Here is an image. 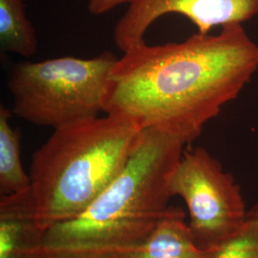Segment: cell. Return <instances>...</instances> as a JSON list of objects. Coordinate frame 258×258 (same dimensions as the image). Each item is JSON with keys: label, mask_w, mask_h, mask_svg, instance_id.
<instances>
[{"label": "cell", "mask_w": 258, "mask_h": 258, "mask_svg": "<svg viewBox=\"0 0 258 258\" xmlns=\"http://www.w3.org/2000/svg\"><path fill=\"white\" fill-rule=\"evenodd\" d=\"M258 70V45L242 24L182 42L131 47L111 71L103 113L142 128L164 126L199 136Z\"/></svg>", "instance_id": "cell-1"}, {"label": "cell", "mask_w": 258, "mask_h": 258, "mask_svg": "<svg viewBox=\"0 0 258 258\" xmlns=\"http://www.w3.org/2000/svg\"><path fill=\"white\" fill-rule=\"evenodd\" d=\"M197 137L143 129L118 177L83 213L46 231L40 258H120L142 245L168 212L171 177Z\"/></svg>", "instance_id": "cell-2"}, {"label": "cell", "mask_w": 258, "mask_h": 258, "mask_svg": "<svg viewBox=\"0 0 258 258\" xmlns=\"http://www.w3.org/2000/svg\"><path fill=\"white\" fill-rule=\"evenodd\" d=\"M142 131L138 122L110 115L54 129L30 169L40 228L47 231L83 213L126 166Z\"/></svg>", "instance_id": "cell-3"}, {"label": "cell", "mask_w": 258, "mask_h": 258, "mask_svg": "<svg viewBox=\"0 0 258 258\" xmlns=\"http://www.w3.org/2000/svg\"><path fill=\"white\" fill-rule=\"evenodd\" d=\"M118 57L109 51L91 58L60 56L21 61L7 81L12 112L38 126L56 129L99 117Z\"/></svg>", "instance_id": "cell-4"}, {"label": "cell", "mask_w": 258, "mask_h": 258, "mask_svg": "<svg viewBox=\"0 0 258 258\" xmlns=\"http://www.w3.org/2000/svg\"><path fill=\"white\" fill-rule=\"evenodd\" d=\"M169 189L186 205L188 226L201 249L215 251L246 221L248 211L239 184L205 148L184 150Z\"/></svg>", "instance_id": "cell-5"}, {"label": "cell", "mask_w": 258, "mask_h": 258, "mask_svg": "<svg viewBox=\"0 0 258 258\" xmlns=\"http://www.w3.org/2000/svg\"><path fill=\"white\" fill-rule=\"evenodd\" d=\"M181 15L200 34L242 24L258 15V0H135L115 26L114 40L122 53L145 41L149 27L163 16Z\"/></svg>", "instance_id": "cell-6"}, {"label": "cell", "mask_w": 258, "mask_h": 258, "mask_svg": "<svg viewBox=\"0 0 258 258\" xmlns=\"http://www.w3.org/2000/svg\"><path fill=\"white\" fill-rule=\"evenodd\" d=\"M45 233L37 222L31 189L1 195L0 258H40Z\"/></svg>", "instance_id": "cell-7"}, {"label": "cell", "mask_w": 258, "mask_h": 258, "mask_svg": "<svg viewBox=\"0 0 258 258\" xmlns=\"http://www.w3.org/2000/svg\"><path fill=\"white\" fill-rule=\"evenodd\" d=\"M182 209L170 207L142 245L120 258H213L195 242Z\"/></svg>", "instance_id": "cell-8"}, {"label": "cell", "mask_w": 258, "mask_h": 258, "mask_svg": "<svg viewBox=\"0 0 258 258\" xmlns=\"http://www.w3.org/2000/svg\"><path fill=\"white\" fill-rule=\"evenodd\" d=\"M12 113L0 105V194H20L31 189V178L21 162V134L10 123Z\"/></svg>", "instance_id": "cell-9"}, {"label": "cell", "mask_w": 258, "mask_h": 258, "mask_svg": "<svg viewBox=\"0 0 258 258\" xmlns=\"http://www.w3.org/2000/svg\"><path fill=\"white\" fill-rule=\"evenodd\" d=\"M26 0H0V47L23 57L36 55V29L26 15Z\"/></svg>", "instance_id": "cell-10"}, {"label": "cell", "mask_w": 258, "mask_h": 258, "mask_svg": "<svg viewBox=\"0 0 258 258\" xmlns=\"http://www.w3.org/2000/svg\"><path fill=\"white\" fill-rule=\"evenodd\" d=\"M213 258H258V202L239 231L214 251Z\"/></svg>", "instance_id": "cell-11"}, {"label": "cell", "mask_w": 258, "mask_h": 258, "mask_svg": "<svg viewBox=\"0 0 258 258\" xmlns=\"http://www.w3.org/2000/svg\"><path fill=\"white\" fill-rule=\"evenodd\" d=\"M135 0H89L88 11L95 16L103 15L117 6L127 3L130 4Z\"/></svg>", "instance_id": "cell-12"}]
</instances>
